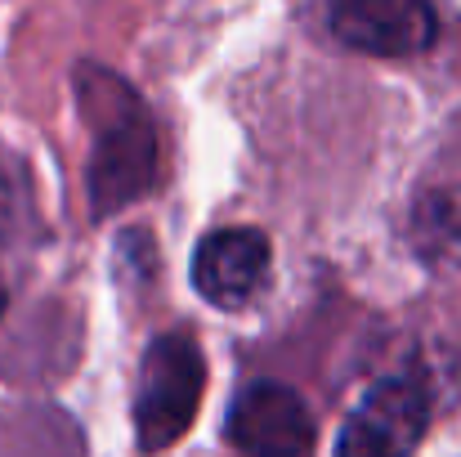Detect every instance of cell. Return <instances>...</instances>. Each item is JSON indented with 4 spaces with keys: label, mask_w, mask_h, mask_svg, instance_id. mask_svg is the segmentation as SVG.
I'll return each mask as SVG.
<instances>
[{
    "label": "cell",
    "mask_w": 461,
    "mask_h": 457,
    "mask_svg": "<svg viewBox=\"0 0 461 457\" xmlns=\"http://www.w3.org/2000/svg\"><path fill=\"white\" fill-rule=\"evenodd\" d=\"M269 279V238L251 224L215 229L193 251V288L220 309H242Z\"/></svg>",
    "instance_id": "6"
},
{
    "label": "cell",
    "mask_w": 461,
    "mask_h": 457,
    "mask_svg": "<svg viewBox=\"0 0 461 457\" xmlns=\"http://www.w3.org/2000/svg\"><path fill=\"white\" fill-rule=\"evenodd\" d=\"M14 215H18V188H14V179H9V170L0 166V238L9 233V224H14Z\"/></svg>",
    "instance_id": "8"
},
{
    "label": "cell",
    "mask_w": 461,
    "mask_h": 457,
    "mask_svg": "<svg viewBox=\"0 0 461 457\" xmlns=\"http://www.w3.org/2000/svg\"><path fill=\"white\" fill-rule=\"evenodd\" d=\"M224 435L247 457H305L313 444V417L292 386L251 381L233 399Z\"/></svg>",
    "instance_id": "5"
},
{
    "label": "cell",
    "mask_w": 461,
    "mask_h": 457,
    "mask_svg": "<svg viewBox=\"0 0 461 457\" xmlns=\"http://www.w3.org/2000/svg\"><path fill=\"white\" fill-rule=\"evenodd\" d=\"M430 426V390L417 372L376 381L345 417L336 457H412Z\"/></svg>",
    "instance_id": "3"
},
{
    "label": "cell",
    "mask_w": 461,
    "mask_h": 457,
    "mask_svg": "<svg viewBox=\"0 0 461 457\" xmlns=\"http://www.w3.org/2000/svg\"><path fill=\"white\" fill-rule=\"evenodd\" d=\"M206 390V359L193 336L166 332L144 350L135 386V435L144 453H161L184 440Z\"/></svg>",
    "instance_id": "2"
},
{
    "label": "cell",
    "mask_w": 461,
    "mask_h": 457,
    "mask_svg": "<svg viewBox=\"0 0 461 457\" xmlns=\"http://www.w3.org/2000/svg\"><path fill=\"white\" fill-rule=\"evenodd\" d=\"M5 301H9V297H5V283H0V314H5Z\"/></svg>",
    "instance_id": "9"
},
{
    "label": "cell",
    "mask_w": 461,
    "mask_h": 457,
    "mask_svg": "<svg viewBox=\"0 0 461 457\" xmlns=\"http://www.w3.org/2000/svg\"><path fill=\"white\" fill-rule=\"evenodd\" d=\"M81 113L95 131L90 152V206L95 215H113L144 197L157 179V131L144 99L108 68L81 63L77 72Z\"/></svg>",
    "instance_id": "1"
},
{
    "label": "cell",
    "mask_w": 461,
    "mask_h": 457,
    "mask_svg": "<svg viewBox=\"0 0 461 457\" xmlns=\"http://www.w3.org/2000/svg\"><path fill=\"white\" fill-rule=\"evenodd\" d=\"M417 251L439 265H461V184H435L412 202Z\"/></svg>",
    "instance_id": "7"
},
{
    "label": "cell",
    "mask_w": 461,
    "mask_h": 457,
    "mask_svg": "<svg viewBox=\"0 0 461 457\" xmlns=\"http://www.w3.org/2000/svg\"><path fill=\"white\" fill-rule=\"evenodd\" d=\"M331 32L358 54L412 59L435 45L439 14L430 0H331Z\"/></svg>",
    "instance_id": "4"
}]
</instances>
